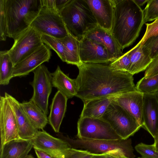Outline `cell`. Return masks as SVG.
<instances>
[{
	"label": "cell",
	"instance_id": "cell-1",
	"mask_svg": "<svg viewBox=\"0 0 158 158\" xmlns=\"http://www.w3.org/2000/svg\"><path fill=\"white\" fill-rule=\"evenodd\" d=\"M79 73L75 79L76 97L85 101L115 96L137 90L133 75L115 70L109 65L81 63L77 66Z\"/></svg>",
	"mask_w": 158,
	"mask_h": 158
},
{
	"label": "cell",
	"instance_id": "cell-2",
	"mask_svg": "<svg viewBox=\"0 0 158 158\" xmlns=\"http://www.w3.org/2000/svg\"><path fill=\"white\" fill-rule=\"evenodd\" d=\"M110 32L122 50L133 44L144 24L143 11L133 0H115Z\"/></svg>",
	"mask_w": 158,
	"mask_h": 158
},
{
	"label": "cell",
	"instance_id": "cell-3",
	"mask_svg": "<svg viewBox=\"0 0 158 158\" xmlns=\"http://www.w3.org/2000/svg\"><path fill=\"white\" fill-rule=\"evenodd\" d=\"M60 14L69 33L78 40L98 26L85 0H70Z\"/></svg>",
	"mask_w": 158,
	"mask_h": 158
},
{
	"label": "cell",
	"instance_id": "cell-4",
	"mask_svg": "<svg viewBox=\"0 0 158 158\" xmlns=\"http://www.w3.org/2000/svg\"><path fill=\"white\" fill-rule=\"evenodd\" d=\"M7 25V37L14 39L28 28L32 14L40 0H3Z\"/></svg>",
	"mask_w": 158,
	"mask_h": 158
},
{
	"label": "cell",
	"instance_id": "cell-5",
	"mask_svg": "<svg viewBox=\"0 0 158 158\" xmlns=\"http://www.w3.org/2000/svg\"><path fill=\"white\" fill-rule=\"evenodd\" d=\"M29 24L41 35L57 39L63 38L69 33L60 13L40 4L32 14Z\"/></svg>",
	"mask_w": 158,
	"mask_h": 158
},
{
	"label": "cell",
	"instance_id": "cell-6",
	"mask_svg": "<svg viewBox=\"0 0 158 158\" xmlns=\"http://www.w3.org/2000/svg\"><path fill=\"white\" fill-rule=\"evenodd\" d=\"M123 139L133 135L141 127L136 120L113 100L101 118Z\"/></svg>",
	"mask_w": 158,
	"mask_h": 158
},
{
	"label": "cell",
	"instance_id": "cell-7",
	"mask_svg": "<svg viewBox=\"0 0 158 158\" xmlns=\"http://www.w3.org/2000/svg\"><path fill=\"white\" fill-rule=\"evenodd\" d=\"M62 137V139L68 142L73 148L83 149L94 154L105 153L111 151L120 150L128 158L135 157L131 139L104 140L77 138L74 139L68 136Z\"/></svg>",
	"mask_w": 158,
	"mask_h": 158
},
{
	"label": "cell",
	"instance_id": "cell-8",
	"mask_svg": "<svg viewBox=\"0 0 158 158\" xmlns=\"http://www.w3.org/2000/svg\"><path fill=\"white\" fill-rule=\"evenodd\" d=\"M77 136L80 139L119 140L122 139L110 125L102 118L80 117Z\"/></svg>",
	"mask_w": 158,
	"mask_h": 158
},
{
	"label": "cell",
	"instance_id": "cell-9",
	"mask_svg": "<svg viewBox=\"0 0 158 158\" xmlns=\"http://www.w3.org/2000/svg\"><path fill=\"white\" fill-rule=\"evenodd\" d=\"M14 40L8 52L14 67L44 44L42 35L30 26Z\"/></svg>",
	"mask_w": 158,
	"mask_h": 158
},
{
	"label": "cell",
	"instance_id": "cell-10",
	"mask_svg": "<svg viewBox=\"0 0 158 158\" xmlns=\"http://www.w3.org/2000/svg\"><path fill=\"white\" fill-rule=\"evenodd\" d=\"M33 72V79L30 84L33 88V93L30 100L47 115L48 99L53 87L52 73L43 64L39 66Z\"/></svg>",
	"mask_w": 158,
	"mask_h": 158
},
{
	"label": "cell",
	"instance_id": "cell-11",
	"mask_svg": "<svg viewBox=\"0 0 158 158\" xmlns=\"http://www.w3.org/2000/svg\"><path fill=\"white\" fill-rule=\"evenodd\" d=\"M1 147L11 140L20 138L14 112L6 98L0 97Z\"/></svg>",
	"mask_w": 158,
	"mask_h": 158
},
{
	"label": "cell",
	"instance_id": "cell-12",
	"mask_svg": "<svg viewBox=\"0 0 158 158\" xmlns=\"http://www.w3.org/2000/svg\"><path fill=\"white\" fill-rule=\"evenodd\" d=\"M33 148L43 151L56 158H63L65 152L71 148L64 140L53 137L45 131H38L32 139Z\"/></svg>",
	"mask_w": 158,
	"mask_h": 158
},
{
	"label": "cell",
	"instance_id": "cell-13",
	"mask_svg": "<svg viewBox=\"0 0 158 158\" xmlns=\"http://www.w3.org/2000/svg\"><path fill=\"white\" fill-rule=\"evenodd\" d=\"M80 58L85 63H110L112 60L104 46L85 37L79 40Z\"/></svg>",
	"mask_w": 158,
	"mask_h": 158
},
{
	"label": "cell",
	"instance_id": "cell-14",
	"mask_svg": "<svg viewBox=\"0 0 158 158\" xmlns=\"http://www.w3.org/2000/svg\"><path fill=\"white\" fill-rule=\"evenodd\" d=\"M51 56L50 49L43 44L14 67L13 77H24L29 75L43 63L48 62Z\"/></svg>",
	"mask_w": 158,
	"mask_h": 158
},
{
	"label": "cell",
	"instance_id": "cell-15",
	"mask_svg": "<svg viewBox=\"0 0 158 158\" xmlns=\"http://www.w3.org/2000/svg\"><path fill=\"white\" fill-rule=\"evenodd\" d=\"M98 26L110 31L113 19L115 0H85Z\"/></svg>",
	"mask_w": 158,
	"mask_h": 158
},
{
	"label": "cell",
	"instance_id": "cell-16",
	"mask_svg": "<svg viewBox=\"0 0 158 158\" xmlns=\"http://www.w3.org/2000/svg\"><path fill=\"white\" fill-rule=\"evenodd\" d=\"M8 100L15 116L20 138L32 139L38 132L30 122L22 107L20 102L6 92L4 96Z\"/></svg>",
	"mask_w": 158,
	"mask_h": 158
},
{
	"label": "cell",
	"instance_id": "cell-17",
	"mask_svg": "<svg viewBox=\"0 0 158 158\" xmlns=\"http://www.w3.org/2000/svg\"><path fill=\"white\" fill-rule=\"evenodd\" d=\"M142 127L154 139L158 134V101L154 94H143Z\"/></svg>",
	"mask_w": 158,
	"mask_h": 158
},
{
	"label": "cell",
	"instance_id": "cell-18",
	"mask_svg": "<svg viewBox=\"0 0 158 158\" xmlns=\"http://www.w3.org/2000/svg\"><path fill=\"white\" fill-rule=\"evenodd\" d=\"M143 94L136 90L122 94L113 100L133 116L142 127Z\"/></svg>",
	"mask_w": 158,
	"mask_h": 158
},
{
	"label": "cell",
	"instance_id": "cell-19",
	"mask_svg": "<svg viewBox=\"0 0 158 158\" xmlns=\"http://www.w3.org/2000/svg\"><path fill=\"white\" fill-rule=\"evenodd\" d=\"M83 37L104 46L112 61L123 54L110 31L98 26L89 31Z\"/></svg>",
	"mask_w": 158,
	"mask_h": 158
},
{
	"label": "cell",
	"instance_id": "cell-20",
	"mask_svg": "<svg viewBox=\"0 0 158 158\" xmlns=\"http://www.w3.org/2000/svg\"><path fill=\"white\" fill-rule=\"evenodd\" d=\"M32 147V139H13L1 147L0 158H23L27 155Z\"/></svg>",
	"mask_w": 158,
	"mask_h": 158
},
{
	"label": "cell",
	"instance_id": "cell-21",
	"mask_svg": "<svg viewBox=\"0 0 158 158\" xmlns=\"http://www.w3.org/2000/svg\"><path fill=\"white\" fill-rule=\"evenodd\" d=\"M68 99L64 95L58 90L52 99L48 119L49 123L56 132L59 131L66 112Z\"/></svg>",
	"mask_w": 158,
	"mask_h": 158
},
{
	"label": "cell",
	"instance_id": "cell-22",
	"mask_svg": "<svg viewBox=\"0 0 158 158\" xmlns=\"http://www.w3.org/2000/svg\"><path fill=\"white\" fill-rule=\"evenodd\" d=\"M52 75L53 87L56 88L68 99L76 96L77 89L75 79H72L65 74L59 66H57Z\"/></svg>",
	"mask_w": 158,
	"mask_h": 158
},
{
	"label": "cell",
	"instance_id": "cell-23",
	"mask_svg": "<svg viewBox=\"0 0 158 158\" xmlns=\"http://www.w3.org/2000/svg\"><path fill=\"white\" fill-rule=\"evenodd\" d=\"M116 96L99 98L83 102L84 107L80 117L101 118L109 104Z\"/></svg>",
	"mask_w": 158,
	"mask_h": 158
},
{
	"label": "cell",
	"instance_id": "cell-24",
	"mask_svg": "<svg viewBox=\"0 0 158 158\" xmlns=\"http://www.w3.org/2000/svg\"><path fill=\"white\" fill-rule=\"evenodd\" d=\"M128 52L130 59L128 72L133 75L145 70L152 60L142 45L137 44Z\"/></svg>",
	"mask_w": 158,
	"mask_h": 158
},
{
	"label": "cell",
	"instance_id": "cell-25",
	"mask_svg": "<svg viewBox=\"0 0 158 158\" xmlns=\"http://www.w3.org/2000/svg\"><path fill=\"white\" fill-rule=\"evenodd\" d=\"M20 105L28 118L37 129H43L48 123L46 115L42 110L30 100L20 103Z\"/></svg>",
	"mask_w": 158,
	"mask_h": 158
},
{
	"label": "cell",
	"instance_id": "cell-26",
	"mask_svg": "<svg viewBox=\"0 0 158 158\" xmlns=\"http://www.w3.org/2000/svg\"><path fill=\"white\" fill-rule=\"evenodd\" d=\"M59 40L64 46L66 62L77 66L80 64L82 62L80 58L79 40L70 33Z\"/></svg>",
	"mask_w": 158,
	"mask_h": 158
},
{
	"label": "cell",
	"instance_id": "cell-27",
	"mask_svg": "<svg viewBox=\"0 0 158 158\" xmlns=\"http://www.w3.org/2000/svg\"><path fill=\"white\" fill-rule=\"evenodd\" d=\"M14 68L8 50L0 51V84L8 85L13 77Z\"/></svg>",
	"mask_w": 158,
	"mask_h": 158
},
{
	"label": "cell",
	"instance_id": "cell-28",
	"mask_svg": "<svg viewBox=\"0 0 158 158\" xmlns=\"http://www.w3.org/2000/svg\"><path fill=\"white\" fill-rule=\"evenodd\" d=\"M137 90L143 94L155 93L158 90V73L151 77H143L137 83Z\"/></svg>",
	"mask_w": 158,
	"mask_h": 158
},
{
	"label": "cell",
	"instance_id": "cell-29",
	"mask_svg": "<svg viewBox=\"0 0 158 158\" xmlns=\"http://www.w3.org/2000/svg\"><path fill=\"white\" fill-rule=\"evenodd\" d=\"M43 43L50 49L54 51L60 59L66 62L64 46L59 39L47 35H42Z\"/></svg>",
	"mask_w": 158,
	"mask_h": 158
},
{
	"label": "cell",
	"instance_id": "cell-30",
	"mask_svg": "<svg viewBox=\"0 0 158 158\" xmlns=\"http://www.w3.org/2000/svg\"><path fill=\"white\" fill-rule=\"evenodd\" d=\"M143 11L144 23L158 18V0H148Z\"/></svg>",
	"mask_w": 158,
	"mask_h": 158
},
{
	"label": "cell",
	"instance_id": "cell-31",
	"mask_svg": "<svg viewBox=\"0 0 158 158\" xmlns=\"http://www.w3.org/2000/svg\"><path fill=\"white\" fill-rule=\"evenodd\" d=\"M135 149L143 158H158V152L156 150L154 144L141 143L135 147Z\"/></svg>",
	"mask_w": 158,
	"mask_h": 158
},
{
	"label": "cell",
	"instance_id": "cell-32",
	"mask_svg": "<svg viewBox=\"0 0 158 158\" xmlns=\"http://www.w3.org/2000/svg\"><path fill=\"white\" fill-rule=\"evenodd\" d=\"M130 64V59L128 52L111 61L109 65L117 70L128 72Z\"/></svg>",
	"mask_w": 158,
	"mask_h": 158
},
{
	"label": "cell",
	"instance_id": "cell-33",
	"mask_svg": "<svg viewBox=\"0 0 158 158\" xmlns=\"http://www.w3.org/2000/svg\"><path fill=\"white\" fill-rule=\"evenodd\" d=\"M142 45L152 60L158 54V34L149 38Z\"/></svg>",
	"mask_w": 158,
	"mask_h": 158
},
{
	"label": "cell",
	"instance_id": "cell-34",
	"mask_svg": "<svg viewBox=\"0 0 158 158\" xmlns=\"http://www.w3.org/2000/svg\"><path fill=\"white\" fill-rule=\"evenodd\" d=\"M97 154L92 153L86 150L70 148L65 152L63 158H91Z\"/></svg>",
	"mask_w": 158,
	"mask_h": 158
},
{
	"label": "cell",
	"instance_id": "cell-35",
	"mask_svg": "<svg viewBox=\"0 0 158 158\" xmlns=\"http://www.w3.org/2000/svg\"><path fill=\"white\" fill-rule=\"evenodd\" d=\"M0 40L5 41L7 37V21L3 0H0Z\"/></svg>",
	"mask_w": 158,
	"mask_h": 158
},
{
	"label": "cell",
	"instance_id": "cell-36",
	"mask_svg": "<svg viewBox=\"0 0 158 158\" xmlns=\"http://www.w3.org/2000/svg\"><path fill=\"white\" fill-rule=\"evenodd\" d=\"M146 28L144 35L139 42L138 44L143 45L150 37L156 35L158 34V18L150 23H145Z\"/></svg>",
	"mask_w": 158,
	"mask_h": 158
},
{
	"label": "cell",
	"instance_id": "cell-37",
	"mask_svg": "<svg viewBox=\"0 0 158 158\" xmlns=\"http://www.w3.org/2000/svg\"><path fill=\"white\" fill-rule=\"evenodd\" d=\"M158 73V54L152 60L145 70L144 77L148 78Z\"/></svg>",
	"mask_w": 158,
	"mask_h": 158
},
{
	"label": "cell",
	"instance_id": "cell-38",
	"mask_svg": "<svg viewBox=\"0 0 158 158\" xmlns=\"http://www.w3.org/2000/svg\"><path fill=\"white\" fill-rule=\"evenodd\" d=\"M106 158H128L123 152L120 150H115L105 153Z\"/></svg>",
	"mask_w": 158,
	"mask_h": 158
},
{
	"label": "cell",
	"instance_id": "cell-39",
	"mask_svg": "<svg viewBox=\"0 0 158 158\" xmlns=\"http://www.w3.org/2000/svg\"><path fill=\"white\" fill-rule=\"evenodd\" d=\"M35 151L38 158H56L43 151L37 149Z\"/></svg>",
	"mask_w": 158,
	"mask_h": 158
},
{
	"label": "cell",
	"instance_id": "cell-40",
	"mask_svg": "<svg viewBox=\"0 0 158 158\" xmlns=\"http://www.w3.org/2000/svg\"><path fill=\"white\" fill-rule=\"evenodd\" d=\"M133 1L138 6L141 7L145 3L147 2L148 0H133Z\"/></svg>",
	"mask_w": 158,
	"mask_h": 158
},
{
	"label": "cell",
	"instance_id": "cell-41",
	"mask_svg": "<svg viewBox=\"0 0 158 158\" xmlns=\"http://www.w3.org/2000/svg\"><path fill=\"white\" fill-rule=\"evenodd\" d=\"M91 158H106L105 153L97 154L93 156Z\"/></svg>",
	"mask_w": 158,
	"mask_h": 158
},
{
	"label": "cell",
	"instance_id": "cell-42",
	"mask_svg": "<svg viewBox=\"0 0 158 158\" xmlns=\"http://www.w3.org/2000/svg\"><path fill=\"white\" fill-rule=\"evenodd\" d=\"M154 139V143L153 144L155 147L156 150L158 152V134Z\"/></svg>",
	"mask_w": 158,
	"mask_h": 158
},
{
	"label": "cell",
	"instance_id": "cell-43",
	"mask_svg": "<svg viewBox=\"0 0 158 158\" xmlns=\"http://www.w3.org/2000/svg\"><path fill=\"white\" fill-rule=\"evenodd\" d=\"M23 158H34L32 155L31 154L27 155Z\"/></svg>",
	"mask_w": 158,
	"mask_h": 158
},
{
	"label": "cell",
	"instance_id": "cell-44",
	"mask_svg": "<svg viewBox=\"0 0 158 158\" xmlns=\"http://www.w3.org/2000/svg\"><path fill=\"white\" fill-rule=\"evenodd\" d=\"M153 94H154L155 95V96L156 97V98H157L158 101V90L156 92H155V93Z\"/></svg>",
	"mask_w": 158,
	"mask_h": 158
},
{
	"label": "cell",
	"instance_id": "cell-45",
	"mask_svg": "<svg viewBox=\"0 0 158 158\" xmlns=\"http://www.w3.org/2000/svg\"><path fill=\"white\" fill-rule=\"evenodd\" d=\"M137 158H141V157H138Z\"/></svg>",
	"mask_w": 158,
	"mask_h": 158
}]
</instances>
